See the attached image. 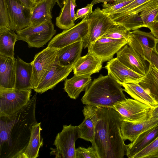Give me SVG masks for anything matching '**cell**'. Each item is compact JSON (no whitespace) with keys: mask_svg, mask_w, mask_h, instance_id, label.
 <instances>
[{"mask_svg":"<svg viewBox=\"0 0 158 158\" xmlns=\"http://www.w3.org/2000/svg\"><path fill=\"white\" fill-rule=\"evenodd\" d=\"M36 96L17 114L1 117L0 120V155L3 158H20L29 142L32 126L37 123L35 110Z\"/></svg>","mask_w":158,"mask_h":158,"instance_id":"6da1fadb","label":"cell"},{"mask_svg":"<svg viewBox=\"0 0 158 158\" xmlns=\"http://www.w3.org/2000/svg\"><path fill=\"white\" fill-rule=\"evenodd\" d=\"M97 109L99 119L95 128L92 146L99 158H123L127 145L121 131L123 118L113 108Z\"/></svg>","mask_w":158,"mask_h":158,"instance_id":"7a4b0ae2","label":"cell"},{"mask_svg":"<svg viewBox=\"0 0 158 158\" xmlns=\"http://www.w3.org/2000/svg\"><path fill=\"white\" fill-rule=\"evenodd\" d=\"M122 86L109 75H100L86 89L81 101L86 105L113 108L117 102L126 98Z\"/></svg>","mask_w":158,"mask_h":158,"instance_id":"3957f363","label":"cell"},{"mask_svg":"<svg viewBox=\"0 0 158 158\" xmlns=\"http://www.w3.org/2000/svg\"><path fill=\"white\" fill-rule=\"evenodd\" d=\"M31 89H0V117H9L25 108L31 99Z\"/></svg>","mask_w":158,"mask_h":158,"instance_id":"277c9868","label":"cell"},{"mask_svg":"<svg viewBox=\"0 0 158 158\" xmlns=\"http://www.w3.org/2000/svg\"><path fill=\"white\" fill-rule=\"evenodd\" d=\"M52 20H49L35 26H29L15 33L17 40L27 43L29 48L43 47L56 33Z\"/></svg>","mask_w":158,"mask_h":158,"instance_id":"5b68a950","label":"cell"},{"mask_svg":"<svg viewBox=\"0 0 158 158\" xmlns=\"http://www.w3.org/2000/svg\"><path fill=\"white\" fill-rule=\"evenodd\" d=\"M78 126L64 125L62 131L56 137L53 144L56 147L50 153L55 158H76L75 143L80 138Z\"/></svg>","mask_w":158,"mask_h":158,"instance_id":"8992f818","label":"cell"},{"mask_svg":"<svg viewBox=\"0 0 158 158\" xmlns=\"http://www.w3.org/2000/svg\"><path fill=\"white\" fill-rule=\"evenodd\" d=\"M88 34L83 41V47L88 48L90 45L103 35L117 23L108 14L99 7L96 8L88 17Z\"/></svg>","mask_w":158,"mask_h":158,"instance_id":"52a82bcc","label":"cell"},{"mask_svg":"<svg viewBox=\"0 0 158 158\" xmlns=\"http://www.w3.org/2000/svg\"><path fill=\"white\" fill-rule=\"evenodd\" d=\"M113 108L121 115L124 120L138 123L150 119L151 108L134 99L126 98L117 102Z\"/></svg>","mask_w":158,"mask_h":158,"instance_id":"ba28073f","label":"cell"},{"mask_svg":"<svg viewBox=\"0 0 158 158\" xmlns=\"http://www.w3.org/2000/svg\"><path fill=\"white\" fill-rule=\"evenodd\" d=\"M88 17L82 19L72 27L57 34L49 42L47 47L59 49L77 41L83 42L89 32Z\"/></svg>","mask_w":158,"mask_h":158,"instance_id":"9c48e42d","label":"cell"},{"mask_svg":"<svg viewBox=\"0 0 158 158\" xmlns=\"http://www.w3.org/2000/svg\"><path fill=\"white\" fill-rule=\"evenodd\" d=\"M58 49L47 47L36 54L31 62L32 67L31 85L34 89L44 78L54 63Z\"/></svg>","mask_w":158,"mask_h":158,"instance_id":"30bf717a","label":"cell"},{"mask_svg":"<svg viewBox=\"0 0 158 158\" xmlns=\"http://www.w3.org/2000/svg\"><path fill=\"white\" fill-rule=\"evenodd\" d=\"M158 39L151 32L138 29L130 31L127 44L149 63L151 53Z\"/></svg>","mask_w":158,"mask_h":158,"instance_id":"8fae6325","label":"cell"},{"mask_svg":"<svg viewBox=\"0 0 158 158\" xmlns=\"http://www.w3.org/2000/svg\"><path fill=\"white\" fill-rule=\"evenodd\" d=\"M10 19V29L17 32L30 25L31 10L18 0H6Z\"/></svg>","mask_w":158,"mask_h":158,"instance_id":"7c38bea8","label":"cell"},{"mask_svg":"<svg viewBox=\"0 0 158 158\" xmlns=\"http://www.w3.org/2000/svg\"><path fill=\"white\" fill-rule=\"evenodd\" d=\"M129 41L128 40L101 37L90 45L87 48L88 51L102 59L103 62L108 61Z\"/></svg>","mask_w":158,"mask_h":158,"instance_id":"4fadbf2b","label":"cell"},{"mask_svg":"<svg viewBox=\"0 0 158 158\" xmlns=\"http://www.w3.org/2000/svg\"><path fill=\"white\" fill-rule=\"evenodd\" d=\"M73 66H63L60 65L58 63L56 57L50 70L34 90L36 93H43L52 89L66 78L73 71Z\"/></svg>","mask_w":158,"mask_h":158,"instance_id":"5bb4252c","label":"cell"},{"mask_svg":"<svg viewBox=\"0 0 158 158\" xmlns=\"http://www.w3.org/2000/svg\"><path fill=\"white\" fill-rule=\"evenodd\" d=\"M105 68L108 74L121 85L129 82L139 83L143 77L127 67L117 57L108 61Z\"/></svg>","mask_w":158,"mask_h":158,"instance_id":"9a60e30c","label":"cell"},{"mask_svg":"<svg viewBox=\"0 0 158 158\" xmlns=\"http://www.w3.org/2000/svg\"><path fill=\"white\" fill-rule=\"evenodd\" d=\"M116 55L118 60L131 69L143 76L146 74L148 69L146 60L127 44Z\"/></svg>","mask_w":158,"mask_h":158,"instance_id":"2e32d148","label":"cell"},{"mask_svg":"<svg viewBox=\"0 0 158 158\" xmlns=\"http://www.w3.org/2000/svg\"><path fill=\"white\" fill-rule=\"evenodd\" d=\"M85 118L79 126L80 138L86 141L93 142L95 128L99 118L97 107L86 105L82 110Z\"/></svg>","mask_w":158,"mask_h":158,"instance_id":"e0dca14e","label":"cell"},{"mask_svg":"<svg viewBox=\"0 0 158 158\" xmlns=\"http://www.w3.org/2000/svg\"><path fill=\"white\" fill-rule=\"evenodd\" d=\"M15 58L0 55V89H15Z\"/></svg>","mask_w":158,"mask_h":158,"instance_id":"ac0fdd59","label":"cell"},{"mask_svg":"<svg viewBox=\"0 0 158 158\" xmlns=\"http://www.w3.org/2000/svg\"><path fill=\"white\" fill-rule=\"evenodd\" d=\"M102 60L91 52L81 56L73 66L75 75H89L98 73L102 68Z\"/></svg>","mask_w":158,"mask_h":158,"instance_id":"d6986e66","label":"cell"},{"mask_svg":"<svg viewBox=\"0 0 158 158\" xmlns=\"http://www.w3.org/2000/svg\"><path fill=\"white\" fill-rule=\"evenodd\" d=\"M158 124V119H150L138 123L123 120L121 131L124 141H134L142 133Z\"/></svg>","mask_w":158,"mask_h":158,"instance_id":"ffe728a7","label":"cell"},{"mask_svg":"<svg viewBox=\"0 0 158 158\" xmlns=\"http://www.w3.org/2000/svg\"><path fill=\"white\" fill-rule=\"evenodd\" d=\"M158 136V124L141 133L133 142L127 145L126 154L132 157L150 144Z\"/></svg>","mask_w":158,"mask_h":158,"instance_id":"44dd1931","label":"cell"},{"mask_svg":"<svg viewBox=\"0 0 158 158\" xmlns=\"http://www.w3.org/2000/svg\"><path fill=\"white\" fill-rule=\"evenodd\" d=\"M15 89H33L31 84L32 67L31 63H27L17 56L15 60Z\"/></svg>","mask_w":158,"mask_h":158,"instance_id":"7402d4cb","label":"cell"},{"mask_svg":"<svg viewBox=\"0 0 158 158\" xmlns=\"http://www.w3.org/2000/svg\"><path fill=\"white\" fill-rule=\"evenodd\" d=\"M83 44V41H80L58 49V63L63 66L73 65L81 57Z\"/></svg>","mask_w":158,"mask_h":158,"instance_id":"603a6c76","label":"cell"},{"mask_svg":"<svg viewBox=\"0 0 158 158\" xmlns=\"http://www.w3.org/2000/svg\"><path fill=\"white\" fill-rule=\"evenodd\" d=\"M57 0H43L31 9L30 26H35L52 20V12Z\"/></svg>","mask_w":158,"mask_h":158,"instance_id":"cb8c5ba5","label":"cell"},{"mask_svg":"<svg viewBox=\"0 0 158 158\" xmlns=\"http://www.w3.org/2000/svg\"><path fill=\"white\" fill-rule=\"evenodd\" d=\"M92 82L89 75H75L64 80V89L71 98L76 99L80 93L85 90Z\"/></svg>","mask_w":158,"mask_h":158,"instance_id":"d4e9b609","label":"cell"},{"mask_svg":"<svg viewBox=\"0 0 158 158\" xmlns=\"http://www.w3.org/2000/svg\"><path fill=\"white\" fill-rule=\"evenodd\" d=\"M157 7H158V0H135L110 16L113 19L132 15Z\"/></svg>","mask_w":158,"mask_h":158,"instance_id":"484cf974","label":"cell"},{"mask_svg":"<svg viewBox=\"0 0 158 158\" xmlns=\"http://www.w3.org/2000/svg\"><path fill=\"white\" fill-rule=\"evenodd\" d=\"M76 1L65 0L59 15L56 18V25L58 28L64 30H67L75 25Z\"/></svg>","mask_w":158,"mask_h":158,"instance_id":"4316f807","label":"cell"},{"mask_svg":"<svg viewBox=\"0 0 158 158\" xmlns=\"http://www.w3.org/2000/svg\"><path fill=\"white\" fill-rule=\"evenodd\" d=\"M41 123H36L32 127L28 144L20 158H36L39 156V150L43 144V139L40 136L42 130Z\"/></svg>","mask_w":158,"mask_h":158,"instance_id":"83f0119b","label":"cell"},{"mask_svg":"<svg viewBox=\"0 0 158 158\" xmlns=\"http://www.w3.org/2000/svg\"><path fill=\"white\" fill-rule=\"evenodd\" d=\"M154 99L158 105V69L149 63L146 74L139 83Z\"/></svg>","mask_w":158,"mask_h":158,"instance_id":"f1b7e54d","label":"cell"},{"mask_svg":"<svg viewBox=\"0 0 158 158\" xmlns=\"http://www.w3.org/2000/svg\"><path fill=\"white\" fill-rule=\"evenodd\" d=\"M122 85L124 88V91L134 99L148 105L151 108L157 106L156 101L139 83L129 82Z\"/></svg>","mask_w":158,"mask_h":158,"instance_id":"f546056e","label":"cell"},{"mask_svg":"<svg viewBox=\"0 0 158 158\" xmlns=\"http://www.w3.org/2000/svg\"><path fill=\"white\" fill-rule=\"evenodd\" d=\"M17 35L9 28L0 29V55L15 58L14 47Z\"/></svg>","mask_w":158,"mask_h":158,"instance_id":"4dcf8cb0","label":"cell"},{"mask_svg":"<svg viewBox=\"0 0 158 158\" xmlns=\"http://www.w3.org/2000/svg\"><path fill=\"white\" fill-rule=\"evenodd\" d=\"M113 19L117 23L123 26L130 31L143 27V22L139 14L117 17Z\"/></svg>","mask_w":158,"mask_h":158,"instance_id":"1f68e13d","label":"cell"},{"mask_svg":"<svg viewBox=\"0 0 158 158\" xmlns=\"http://www.w3.org/2000/svg\"><path fill=\"white\" fill-rule=\"evenodd\" d=\"M130 31L123 25L117 23L101 37L129 40Z\"/></svg>","mask_w":158,"mask_h":158,"instance_id":"d6a6232c","label":"cell"},{"mask_svg":"<svg viewBox=\"0 0 158 158\" xmlns=\"http://www.w3.org/2000/svg\"><path fill=\"white\" fill-rule=\"evenodd\" d=\"M158 158V136L132 158Z\"/></svg>","mask_w":158,"mask_h":158,"instance_id":"836d02e7","label":"cell"},{"mask_svg":"<svg viewBox=\"0 0 158 158\" xmlns=\"http://www.w3.org/2000/svg\"><path fill=\"white\" fill-rule=\"evenodd\" d=\"M143 27L147 28L155 21L158 15V7L144 10L140 13Z\"/></svg>","mask_w":158,"mask_h":158,"instance_id":"e575fe53","label":"cell"},{"mask_svg":"<svg viewBox=\"0 0 158 158\" xmlns=\"http://www.w3.org/2000/svg\"><path fill=\"white\" fill-rule=\"evenodd\" d=\"M10 28V19L6 0H0V29Z\"/></svg>","mask_w":158,"mask_h":158,"instance_id":"d590c367","label":"cell"},{"mask_svg":"<svg viewBox=\"0 0 158 158\" xmlns=\"http://www.w3.org/2000/svg\"><path fill=\"white\" fill-rule=\"evenodd\" d=\"M76 158H99L95 148L92 146L87 148L79 147L76 148Z\"/></svg>","mask_w":158,"mask_h":158,"instance_id":"8d00e7d4","label":"cell"},{"mask_svg":"<svg viewBox=\"0 0 158 158\" xmlns=\"http://www.w3.org/2000/svg\"><path fill=\"white\" fill-rule=\"evenodd\" d=\"M134 0H127L113 5L103 4L102 6L104 8L102 10L104 12L110 15H112L117 11Z\"/></svg>","mask_w":158,"mask_h":158,"instance_id":"74e56055","label":"cell"},{"mask_svg":"<svg viewBox=\"0 0 158 158\" xmlns=\"http://www.w3.org/2000/svg\"><path fill=\"white\" fill-rule=\"evenodd\" d=\"M94 5L91 3L88 4L85 7L77 9L75 15V21L79 18L83 19L89 17L93 12V8Z\"/></svg>","mask_w":158,"mask_h":158,"instance_id":"f35d334b","label":"cell"},{"mask_svg":"<svg viewBox=\"0 0 158 158\" xmlns=\"http://www.w3.org/2000/svg\"><path fill=\"white\" fill-rule=\"evenodd\" d=\"M127 0H93L91 3L94 5L99 3H102L103 4L113 5Z\"/></svg>","mask_w":158,"mask_h":158,"instance_id":"ab89813d","label":"cell"},{"mask_svg":"<svg viewBox=\"0 0 158 158\" xmlns=\"http://www.w3.org/2000/svg\"><path fill=\"white\" fill-rule=\"evenodd\" d=\"M149 63L153 64L158 69V53L156 51L155 47L151 53Z\"/></svg>","mask_w":158,"mask_h":158,"instance_id":"60d3db41","label":"cell"},{"mask_svg":"<svg viewBox=\"0 0 158 158\" xmlns=\"http://www.w3.org/2000/svg\"><path fill=\"white\" fill-rule=\"evenodd\" d=\"M151 32L158 40V20H156L148 27Z\"/></svg>","mask_w":158,"mask_h":158,"instance_id":"b9f144b4","label":"cell"},{"mask_svg":"<svg viewBox=\"0 0 158 158\" xmlns=\"http://www.w3.org/2000/svg\"><path fill=\"white\" fill-rule=\"evenodd\" d=\"M150 119H158V105L151 108L150 112Z\"/></svg>","mask_w":158,"mask_h":158,"instance_id":"7bdbcfd3","label":"cell"},{"mask_svg":"<svg viewBox=\"0 0 158 158\" xmlns=\"http://www.w3.org/2000/svg\"><path fill=\"white\" fill-rule=\"evenodd\" d=\"M24 5L31 10L35 5L33 0H18Z\"/></svg>","mask_w":158,"mask_h":158,"instance_id":"ee69618b","label":"cell"},{"mask_svg":"<svg viewBox=\"0 0 158 158\" xmlns=\"http://www.w3.org/2000/svg\"><path fill=\"white\" fill-rule=\"evenodd\" d=\"M65 0H57L56 2L58 6L61 8L63 6Z\"/></svg>","mask_w":158,"mask_h":158,"instance_id":"f6af8a7d","label":"cell"},{"mask_svg":"<svg viewBox=\"0 0 158 158\" xmlns=\"http://www.w3.org/2000/svg\"><path fill=\"white\" fill-rule=\"evenodd\" d=\"M155 49H156V51L158 53V41L156 44V47H155Z\"/></svg>","mask_w":158,"mask_h":158,"instance_id":"bcb514c9","label":"cell"},{"mask_svg":"<svg viewBox=\"0 0 158 158\" xmlns=\"http://www.w3.org/2000/svg\"><path fill=\"white\" fill-rule=\"evenodd\" d=\"M156 20H158V15H157Z\"/></svg>","mask_w":158,"mask_h":158,"instance_id":"7dc6e473","label":"cell"},{"mask_svg":"<svg viewBox=\"0 0 158 158\" xmlns=\"http://www.w3.org/2000/svg\"></svg>","mask_w":158,"mask_h":158,"instance_id":"c3c4849f","label":"cell"}]
</instances>
